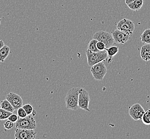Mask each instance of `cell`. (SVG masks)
<instances>
[{
    "label": "cell",
    "instance_id": "1",
    "mask_svg": "<svg viewBox=\"0 0 150 139\" xmlns=\"http://www.w3.org/2000/svg\"><path fill=\"white\" fill-rule=\"evenodd\" d=\"M80 88H72L67 93L65 98L66 108L72 110H77L79 109V95Z\"/></svg>",
    "mask_w": 150,
    "mask_h": 139
},
{
    "label": "cell",
    "instance_id": "2",
    "mask_svg": "<svg viewBox=\"0 0 150 139\" xmlns=\"http://www.w3.org/2000/svg\"><path fill=\"white\" fill-rule=\"evenodd\" d=\"M87 56L88 64L89 67H93L96 64L105 61L108 58L106 50L98 52H91L88 49L86 51Z\"/></svg>",
    "mask_w": 150,
    "mask_h": 139
},
{
    "label": "cell",
    "instance_id": "3",
    "mask_svg": "<svg viewBox=\"0 0 150 139\" xmlns=\"http://www.w3.org/2000/svg\"><path fill=\"white\" fill-rule=\"evenodd\" d=\"M17 128L25 130H35L36 128V123L33 115H27L24 118H19L16 123Z\"/></svg>",
    "mask_w": 150,
    "mask_h": 139
},
{
    "label": "cell",
    "instance_id": "4",
    "mask_svg": "<svg viewBox=\"0 0 150 139\" xmlns=\"http://www.w3.org/2000/svg\"><path fill=\"white\" fill-rule=\"evenodd\" d=\"M90 71L92 73L93 78L96 80L100 81L105 77L108 72V70L104 61H102L91 67Z\"/></svg>",
    "mask_w": 150,
    "mask_h": 139
},
{
    "label": "cell",
    "instance_id": "5",
    "mask_svg": "<svg viewBox=\"0 0 150 139\" xmlns=\"http://www.w3.org/2000/svg\"><path fill=\"white\" fill-rule=\"evenodd\" d=\"M93 39L98 41L102 42L105 44L106 48L113 45L114 43V39L112 33H110L104 30H99L94 34Z\"/></svg>",
    "mask_w": 150,
    "mask_h": 139
},
{
    "label": "cell",
    "instance_id": "6",
    "mask_svg": "<svg viewBox=\"0 0 150 139\" xmlns=\"http://www.w3.org/2000/svg\"><path fill=\"white\" fill-rule=\"evenodd\" d=\"M90 97L88 91L83 88H80L79 95V106L81 109L88 112H90L89 108Z\"/></svg>",
    "mask_w": 150,
    "mask_h": 139
},
{
    "label": "cell",
    "instance_id": "7",
    "mask_svg": "<svg viewBox=\"0 0 150 139\" xmlns=\"http://www.w3.org/2000/svg\"><path fill=\"white\" fill-rule=\"evenodd\" d=\"M117 28L124 33L132 35L135 30V24L130 19L124 18L117 23Z\"/></svg>",
    "mask_w": 150,
    "mask_h": 139
},
{
    "label": "cell",
    "instance_id": "8",
    "mask_svg": "<svg viewBox=\"0 0 150 139\" xmlns=\"http://www.w3.org/2000/svg\"><path fill=\"white\" fill-rule=\"evenodd\" d=\"M145 112L144 108L139 103H135L129 108V116L135 121L142 119Z\"/></svg>",
    "mask_w": 150,
    "mask_h": 139
},
{
    "label": "cell",
    "instance_id": "9",
    "mask_svg": "<svg viewBox=\"0 0 150 139\" xmlns=\"http://www.w3.org/2000/svg\"><path fill=\"white\" fill-rule=\"evenodd\" d=\"M37 133L34 130H25L17 128L15 133L16 139H35Z\"/></svg>",
    "mask_w": 150,
    "mask_h": 139
},
{
    "label": "cell",
    "instance_id": "10",
    "mask_svg": "<svg viewBox=\"0 0 150 139\" xmlns=\"http://www.w3.org/2000/svg\"><path fill=\"white\" fill-rule=\"evenodd\" d=\"M112 34L114 39V43L117 44H125L128 41L130 38V35L125 33L123 32L118 30H112Z\"/></svg>",
    "mask_w": 150,
    "mask_h": 139
},
{
    "label": "cell",
    "instance_id": "11",
    "mask_svg": "<svg viewBox=\"0 0 150 139\" xmlns=\"http://www.w3.org/2000/svg\"><path fill=\"white\" fill-rule=\"evenodd\" d=\"M6 99L11 104L15 110H17L19 108L22 107L23 105V101L21 96L15 93H9L6 96Z\"/></svg>",
    "mask_w": 150,
    "mask_h": 139
},
{
    "label": "cell",
    "instance_id": "12",
    "mask_svg": "<svg viewBox=\"0 0 150 139\" xmlns=\"http://www.w3.org/2000/svg\"><path fill=\"white\" fill-rule=\"evenodd\" d=\"M140 55L142 59L145 62L150 61V44H145L142 45Z\"/></svg>",
    "mask_w": 150,
    "mask_h": 139
},
{
    "label": "cell",
    "instance_id": "13",
    "mask_svg": "<svg viewBox=\"0 0 150 139\" xmlns=\"http://www.w3.org/2000/svg\"><path fill=\"white\" fill-rule=\"evenodd\" d=\"M119 48L116 46H111L108 48H106V52L108 53V58H106V62L108 63H111L113 59L119 52Z\"/></svg>",
    "mask_w": 150,
    "mask_h": 139
},
{
    "label": "cell",
    "instance_id": "14",
    "mask_svg": "<svg viewBox=\"0 0 150 139\" xmlns=\"http://www.w3.org/2000/svg\"><path fill=\"white\" fill-rule=\"evenodd\" d=\"M144 1L143 0H136L132 3H129L127 6L129 9L133 11H138L141 9L142 7L143 6Z\"/></svg>",
    "mask_w": 150,
    "mask_h": 139
},
{
    "label": "cell",
    "instance_id": "15",
    "mask_svg": "<svg viewBox=\"0 0 150 139\" xmlns=\"http://www.w3.org/2000/svg\"><path fill=\"white\" fill-rule=\"evenodd\" d=\"M10 52V48L9 46H4L0 49V62H4V60L8 56Z\"/></svg>",
    "mask_w": 150,
    "mask_h": 139
},
{
    "label": "cell",
    "instance_id": "16",
    "mask_svg": "<svg viewBox=\"0 0 150 139\" xmlns=\"http://www.w3.org/2000/svg\"><path fill=\"white\" fill-rule=\"evenodd\" d=\"M0 107L10 112H13L15 110L14 108L13 107V106L11 105V104L10 103L9 101H8L6 99L2 101L0 104Z\"/></svg>",
    "mask_w": 150,
    "mask_h": 139
},
{
    "label": "cell",
    "instance_id": "17",
    "mask_svg": "<svg viewBox=\"0 0 150 139\" xmlns=\"http://www.w3.org/2000/svg\"><path fill=\"white\" fill-rule=\"evenodd\" d=\"M141 41L145 44H150V28L144 30L141 36Z\"/></svg>",
    "mask_w": 150,
    "mask_h": 139
},
{
    "label": "cell",
    "instance_id": "18",
    "mask_svg": "<svg viewBox=\"0 0 150 139\" xmlns=\"http://www.w3.org/2000/svg\"><path fill=\"white\" fill-rule=\"evenodd\" d=\"M97 42H98V41L97 40L94 39L91 40L89 43V44L88 45V49L91 52H99V50L97 49Z\"/></svg>",
    "mask_w": 150,
    "mask_h": 139
},
{
    "label": "cell",
    "instance_id": "19",
    "mask_svg": "<svg viewBox=\"0 0 150 139\" xmlns=\"http://www.w3.org/2000/svg\"><path fill=\"white\" fill-rule=\"evenodd\" d=\"M13 112H10L2 108H0V120L3 121L8 119Z\"/></svg>",
    "mask_w": 150,
    "mask_h": 139
},
{
    "label": "cell",
    "instance_id": "20",
    "mask_svg": "<svg viewBox=\"0 0 150 139\" xmlns=\"http://www.w3.org/2000/svg\"><path fill=\"white\" fill-rule=\"evenodd\" d=\"M142 121L145 125H150V109L147 110L146 112H145L143 117L142 118Z\"/></svg>",
    "mask_w": 150,
    "mask_h": 139
},
{
    "label": "cell",
    "instance_id": "21",
    "mask_svg": "<svg viewBox=\"0 0 150 139\" xmlns=\"http://www.w3.org/2000/svg\"><path fill=\"white\" fill-rule=\"evenodd\" d=\"M23 108L27 113V115H31L34 110L33 106H31L30 104H26L23 106Z\"/></svg>",
    "mask_w": 150,
    "mask_h": 139
},
{
    "label": "cell",
    "instance_id": "22",
    "mask_svg": "<svg viewBox=\"0 0 150 139\" xmlns=\"http://www.w3.org/2000/svg\"><path fill=\"white\" fill-rule=\"evenodd\" d=\"M17 115H18L19 118H24L27 116V114L22 106V107L19 108L17 110Z\"/></svg>",
    "mask_w": 150,
    "mask_h": 139
},
{
    "label": "cell",
    "instance_id": "23",
    "mask_svg": "<svg viewBox=\"0 0 150 139\" xmlns=\"http://www.w3.org/2000/svg\"><path fill=\"white\" fill-rule=\"evenodd\" d=\"M4 126L6 130H11L14 126V123L8 120L4 124Z\"/></svg>",
    "mask_w": 150,
    "mask_h": 139
},
{
    "label": "cell",
    "instance_id": "24",
    "mask_svg": "<svg viewBox=\"0 0 150 139\" xmlns=\"http://www.w3.org/2000/svg\"><path fill=\"white\" fill-rule=\"evenodd\" d=\"M97 47L99 51H103L106 50V47L105 44L100 41H98L97 43Z\"/></svg>",
    "mask_w": 150,
    "mask_h": 139
},
{
    "label": "cell",
    "instance_id": "25",
    "mask_svg": "<svg viewBox=\"0 0 150 139\" xmlns=\"http://www.w3.org/2000/svg\"><path fill=\"white\" fill-rule=\"evenodd\" d=\"M18 119H19V117H18V115L13 114V113H12L8 118V120L12 121V122L14 123L17 122V121H18Z\"/></svg>",
    "mask_w": 150,
    "mask_h": 139
},
{
    "label": "cell",
    "instance_id": "26",
    "mask_svg": "<svg viewBox=\"0 0 150 139\" xmlns=\"http://www.w3.org/2000/svg\"><path fill=\"white\" fill-rule=\"evenodd\" d=\"M4 45H5V44H4V43L3 40H0V49L3 47Z\"/></svg>",
    "mask_w": 150,
    "mask_h": 139
},
{
    "label": "cell",
    "instance_id": "27",
    "mask_svg": "<svg viewBox=\"0 0 150 139\" xmlns=\"http://www.w3.org/2000/svg\"><path fill=\"white\" fill-rule=\"evenodd\" d=\"M135 1L136 0H125V2L126 3L127 5H128V4H129V3H132Z\"/></svg>",
    "mask_w": 150,
    "mask_h": 139
},
{
    "label": "cell",
    "instance_id": "28",
    "mask_svg": "<svg viewBox=\"0 0 150 139\" xmlns=\"http://www.w3.org/2000/svg\"><path fill=\"white\" fill-rule=\"evenodd\" d=\"M32 115H33V116H35V115H36V111L34 110H33V112H32Z\"/></svg>",
    "mask_w": 150,
    "mask_h": 139
},
{
    "label": "cell",
    "instance_id": "29",
    "mask_svg": "<svg viewBox=\"0 0 150 139\" xmlns=\"http://www.w3.org/2000/svg\"><path fill=\"white\" fill-rule=\"evenodd\" d=\"M1 18H0V26H1Z\"/></svg>",
    "mask_w": 150,
    "mask_h": 139
}]
</instances>
